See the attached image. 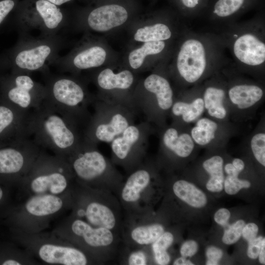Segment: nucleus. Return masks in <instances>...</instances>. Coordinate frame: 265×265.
<instances>
[{
	"label": "nucleus",
	"mask_w": 265,
	"mask_h": 265,
	"mask_svg": "<svg viewBox=\"0 0 265 265\" xmlns=\"http://www.w3.org/2000/svg\"><path fill=\"white\" fill-rule=\"evenodd\" d=\"M85 128L43 102L28 114L27 135L41 148L65 159L84 143Z\"/></svg>",
	"instance_id": "nucleus-1"
},
{
	"label": "nucleus",
	"mask_w": 265,
	"mask_h": 265,
	"mask_svg": "<svg viewBox=\"0 0 265 265\" xmlns=\"http://www.w3.org/2000/svg\"><path fill=\"white\" fill-rule=\"evenodd\" d=\"M71 207V192L62 195H31L17 202L0 224L7 230L37 233L45 231Z\"/></svg>",
	"instance_id": "nucleus-2"
},
{
	"label": "nucleus",
	"mask_w": 265,
	"mask_h": 265,
	"mask_svg": "<svg viewBox=\"0 0 265 265\" xmlns=\"http://www.w3.org/2000/svg\"><path fill=\"white\" fill-rule=\"evenodd\" d=\"M75 182L67 160L44 150L16 187V201L33 195H64L71 192Z\"/></svg>",
	"instance_id": "nucleus-3"
},
{
	"label": "nucleus",
	"mask_w": 265,
	"mask_h": 265,
	"mask_svg": "<svg viewBox=\"0 0 265 265\" xmlns=\"http://www.w3.org/2000/svg\"><path fill=\"white\" fill-rule=\"evenodd\" d=\"M52 232L81 250L96 264L117 255L120 236L104 228L95 227L71 214L63 218Z\"/></svg>",
	"instance_id": "nucleus-4"
},
{
	"label": "nucleus",
	"mask_w": 265,
	"mask_h": 265,
	"mask_svg": "<svg viewBox=\"0 0 265 265\" xmlns=\"http://www.w3.org/2000/svg\"><path fill=\"white\" fill-rule=\"evenodd\" d=\"M71 194L70 214L94 227L109 229L120 237L122 207L112 192L83 187L75 182Z\"/></svg>",
	"instance_id": "nucleus-5"
},
{
	"label": "nucleus",
	"mask_w": 265,
	"mask_h": 265,
	"mask_svg": "<svg viewBox=\"0 0 265 265\" xmlns=\"http://www.w3.org/2000/svg\"><path fill=\"white\" fill-rule=\"evenodd\" d=\"M8 238L47 265H86L95 262L81 250L51 233H27L7 230Z\"/></svg>",
	"instance_id": "nucleus-6"
},
{
	"label": "nucleus",
	"mask_w": 265,
	"mask_h": 265,
	"mask_svg": "<svg viewBox=\"0 0 265 265\" xmlns=\"http://www.w3.org/2000/svg\"><path fill=\"white\" fill-rule=\"evenodd\" d=\"M67 160L75 182L83 187L116 193L124 178L97 146L85 142Z\"/></svg>",
	"instance_id": "nucleus-7"
},
{
	"label": "nucleus",
	"mask_w": 265,
	"mask_h": 265,
	"mask_svg": "<svg viewBox=\"0 0 265 265\" xmlns=\"http://www.w3.org/2000/svg\"><path fill=\"white\" fill-rule=\"evenodd\" d=\"M44 86L43 102L85 129L92 115L89 106H93L96 99L89 96L81 84L69 77H52Z\"/></svg>",
	"instance_id": "nucleus-8"
},
{
	"label": "nucleus",
	"mask_w": 265,
	"mask_h": 265,
	"mask_svg": "<svg viewBox=\"0 0 265 265\" xmlns=\"http://www.w3.org/2000/svg\"><path fill=\"white\" fill-rule=\"evenodd\" d=\"M61 42L56 35L42 36L39 38L23 36L0 58V65L11 68L14 73L30 74L35 71H45L58 57Z\"/></svg>",
	"instance_id": "nucleus-9"
},
{
	"label": "nucleus",
	"mask_w": 265,
	"mask_h": 265,
	"mask_svg": "<svg viewBox=\"0 0 265 265\" xmlns=\"http://www.w3.org/2000/svg\"><path fill=\"white\" fill-rule=\"evenodd\" d=\"M94 113L84 130V142L97 146L101 142L111 143L130 125L135 123L136 112L126 106L96 99Z\"/></svg>",
	"instance_id": "nucleus-10"
},
{
	"label": "nucleus",
	"mask_w": 265,
	"mask_h": 265,
	"mask_svg": "<svg viewBox=\"0 0 265 265\" xmlns=\"http://www.w3.org/2000/svg\"><path fill=\"white\" fill-rule=\"evenodd\" d=\"M154 177V168L146 158L127 173L115 193L126 215L141 216L150 213V191Z\"/></svg>",
	"instance_id": "nucleus-11"
},
{
	"label": "nucleus",
	"mask_w": 265,
	"mask_h": 265,
	"mask_svg": "<svg viewBox=\"0 0 265 265\" xmlns=\"http://www.w3.org/2000/svg\"><path fill=\"white\" fill-rule=\"evenodd\" d=\"M43 151L27 135L0 148V182L15 189Z\"/></svg>",
	"instance_id": "nucleus-12"
},
{
	"label": "nucleus",
	"mask_w": 265,
	"mask_h": 265,
	"mask_svg": "<svg viewBox=\"0 0 265 265\" xmlns=\"http://www.w3.org/2000/svg\"><path fill=\"white\" fill-rule=\"evenodd\" d=\"M152 131L150 123L145 120L129 126L110 143L112 163L127 173L138 166L146 158Z\"/></svg>",
	"instance_id": "nucleus-13"
},
{
	"label": "nucleus",
	"mask_w": 265,
	"mask_h": 265,
	"mask_svg": "<svg viewBox=\"0 0 265 265\" xmlns=\"http://www.w3.org/2000/svg\"><path fill=\"white\" fill-rule=\"evenodd\" d=\"M145 94L132 95V103L137 115L144 120L160 124L174 103L173 92L169 81L156 74L148 76L143 81Z\"/></svg>",
	"instance_id": "nucleus-14"
},
{
	"label": "nucleus",
	"mask_w": 265,
	"mask_h": 265,
	"mask_svg": "<svg viewBox=\"0 0 265 265\" xmlns=\"http://www.w3.org/2000/svg\"><path fill=\"white\" fill-rule=\"evenodd\" d=\"M3 94L12 107L28 113L44 100L45 86L35 81L30 74L14 73L4 80Z\"/></svg>",
	"instance_id": "nucleus-15"
},
{
	"label": "nucleus",
	"mask_w": 265,
	"mask_h": 265,
	"mask_svg": "<svg viewBox=\"0 0 265 265\" xmlns=\"http://www.w3.org/2000/svg\"><path fill=\"white\" fill-rule=\"evenodd\" d=\"M63 15L57 5L47 0H37L33 10H25L14 21L22 33L40 30L42 36L55 35L63 23Z\"/></svg>",
	"instance_id": "nucleus-16"
},
{
	"label": "nucleus",
	"mask_w": 265,
	"mask_h": 265,
	"mask_svg": "<svg viewBox=\"0 0 265 265\" xmlns=\"http://www.w3.org/2000/svg\"><path fill=\"white\" fill-rule=\"evenodd\" d=\"M148 214L126 215L120 233V238L121 235L126 247L130 248H145L151 245L165 231L162 224L148 221Z\"/></svg>",
	"instance_id": "nucleus-17"
},
{
	"label": "nucleus",
	"mask_w": 265,
	"mask_h": 265,
	"mask_svg": "<svg viewBox=\"0 0 265 265\" xmlns=\"http://www.w3.org/2000/svg\"><path fill=\"white\" fill-rule=\"evenodd\" d=\"M206 65L205 50L201 42L195 39L184 42L177 61L180 76L189 83L195 82L203 75Z\"/></svg>",
	"instance_id": "nucleus-18"
},
{
	"label": "nucleus",
	"mask_w": 265,
	"mask_h": 265,
	"mask_svg": "<svg viewBox=\"0 0 265 265\" xmlns=\"http://www.w3.org/2000/svg\"><path fill=\"white\" fill-rule=\"evenodd\" d=\"M128 17V12L123 6L109 4L93 10L88 15L87 22L92 29L106 31L122 25Z\"/></svg>",
	"instance_id": "nucleus-19"
},
{
	"label": "nucleus",
	"mask_w": 265,
	"mask_h": 265,
	"mask_svg": "<svg viewBox=\"0 0 265 265\" xmlns=\"http://www.w3.org/2000/svg\"><path fill=\"white\" fill-rule=\"evenodd\" d=\"M233 50L236 57L245 64L257 66L265 62V43L252 34H244L238 38Z\"/></svg>",
	"instance_id": "nucleus-20"
},
{
	"label": "nucleus",
	"mask_w": 265,
	"mask_h": 265,
	"mask_svg": "<svg viewBox=\"0 0 265 265\" xmlns=\"http://www.w3.org/2000/svg\"><path fill=\"white\" fill-rule=\"evenodd\" d=\"M160 138V145L163 153L178 158L188 157L194 147V142L190 134L180 132L175 127L164 129Z\"/></svg>",
	"instance_id": "nucleus-21"
},
{
	"label": "nucleus",
	"mask_w": 265,
	"mask_h": 265,
	"mask_svg": "<svg viewBox=\"0 0 265 265\" xmlns=\"http://www.w3.org/2000/svg\"><path fill=\"white\" fill-rule=\"evenodd\" d=\"M106 58V52L103 48L93 46L77 53L71 60L56 61L53 64L58 66L61 71L65 70L70 65L76 70H86L101 66Z\"/></svg>",
	"instance_id": "nucleus-22"
},
{
	"label": "nucleus",
	"mask_w": 265,
	"mask_h": 265,
	"mask_svg": "<svg viewBox=\"0 0 265 265\" xmlns=\"http://www.w3.org/2000/svg\"><path fill=\"white\" fill-rule=\"evenodd\" d=\"M42 264L26 249L15 242L0 239V265H37Z\"/></svg>",
	"instance_id": "nucleus-23"
},
{
	"label": "nucleus",
	"mask_w": 265,
	"mask_h": 265,
	"mask_svg": "<svg viewBox=\"0 0 265 265\" xmlns=\"http://www.w3.org/2000/svg\"><path fill=\"white\" fill-rule=\"evenodd\" d=\"M96 82L101 89L108 93L114 90L126 91L133 85L134 76L128 70L115 74L111 69L106 68L99 73Z\"/></svg>",
	"instance_id": "nucleus-24"
},
{
	"label": "nucleus",
	"mask_w": 265,
	"mask_h": 265,
	"mask_svg": "<svg viewBox=\"0 0 265 265\" xmlns=\"http://www.w3.org/2000/svg\"><path fill=\"white\" fill-rule=\"evenodd\" d=\"M229 99L241 109L248 108L262 98L263 91L258 86L250 84L237 85L228 91Z\"/></svg>",
	"instance_id": "nucleus-25"
},
{
	"label": "nucleus",
	"mask_w": 265,
	"mask_h": 265,
	"mask_svg": "<svg viewBox=\"0 0 265 265\" xmlns=\"http://www.w3.org/2000/svg\"><path fill=\"white\" fill-rule=\"evenodd\" d=\"M172 191L178 198L191 207L201 208L207 204L205 194L194 184L186 180L175 181L172 185Z\"/></svg>",
	"instance_id": "nucleus-26"
},
{
	"label": "nucleus",
	"mask_w": 265,
	"mask_h": 265,
	"mask_svg": "<svg viewBox=\"0 0 265 265\" xmlns=\"http://www.w3.org/2000/svg\"><path fill=\"white\" fill-rule=\"evenodd\" d=\"M225 91L215 87H207L204 93L203 102L204 108L209 115L217 119H223L227 115L224 106Z\"/></svg>",
	"instance_id": "nucleus-27"
},
{
	"label": "nucleus",
	"mask_w": 265,
	"mask_h": 265,
	"mask_svg": "<svg viewBox=\"0 0 265 265\" xmlns=\"http://www.w3.org/2000/svg\"><path fill=\"white\" fill-rule=\"evenodd\" d=\"M203 167L210 175L207 184V189L212 192L222 190L224 181L223 159L219 156H214L205 160Z\"/></svg>",
	"instance_id": "nucleus-28"
},
{
	"label": "nucleus",
	"mask_w": 265,
	"mask_h": 265,
	"mask_svg": "<svg viewBox=\"0 0 265 265\" xmlns=\"http://www.w3.org/2000/svg\"><path fill=\"white\" fill-rule=\"evenodd\" d=\"M28 114L9 106H0V136L8 130H26Z\"/></svg>",
	"instance_id": "nucleus-29"
},
{
	"label": "nucleus",
	"mask_w": 265,
	"mask_h": 265,
	"mask_svg": "<svg viewBox=\"0 0 265 265\" xmlns=\"http://www.w3.org/2000/svg\"><path fill=\"white\" fill-rule=\"evenodd\" d=\"M204 109L203 99L197 98L191 103L180 101L174 102L170 110L173 116L181 117L184 122L187 123L197 119Z\"/></svg>",
	"instance_id": "nucleus-30"
},
{
	"label": "nucleus",
	"mask_w": 265,
	"mask_h": 265,
	"mask_svg": "<svg viewBox=\"0 0 265 265\" xmlns=\"http://www.w3.org/2000/svg\"><path fill=\"white\" fill-rule=\"evenodd\" d=\"M218 125L213 120L206 118H201L191 129L190 135L199 145L204 146L210 143L215 137Z\"/></svg>",
	"instance_id": "nucleus-31"
},
{
	"label": "nucleus",
	"mask_w": 265,
	"mask_h": 265,
	"mask_svg": "<svg viewBox=\"0 0 265 265\" xmlns=\"http://www.w3.org/2000/svg\"><path fill=\"white\" fill-rule=\"evenodd\" d=\"M162 41L145 42L143 46L131 52L129 55V61L131 67L134 69L140 68L147 55L160 53L165 47Z\"/></svg>",
	"instance_id": "nucleus-32"
},
{
	"label": "nucleus",
	"mask_w": 265,
	"mask_h": 265,
	"mask_svg": "<svg viewBox=\"0 0 265 265\" xmlns=\"http://www.w3.org/2000/svg\"><path fill=\"white\" fill-rule=\"evenodd\" d=\"M171 32L165 25L160 23L145 26L137 29L134 35L137 41L149 42L163 41L170 38Z\"/></svg>",
	"instance_id": "nucleus-33"
},
{
	"label": "nucleus",
	"mask_w": 265,
	"mask_h": 265,
	"mask_svg": "<svg viewBox=\"0 0 265 265\" xmlns=\"http://www.w3.org/2000/svg\"><path fill=\"white\" fill-rule=\"evenodd\" d=\"M173 234L165 231L152 244V251L155 262L158 265H166L170 262V257L167 249L174 241Z\"/></svg>",
	"instance_id": "nucleus-34"
},
{
	"label": "nucleus",
	"mask_w": 265,
	"mask_h": 265,
	"mask_svg": "<svg viewBox=\"0 0 265 265\" xmlns=\"http://www.w3.org/2000/svg\"><path fill=\"white\" fill-rule=\"evenodd\" d=\"M16 203L15 189L0 182V221Z\"/></svg>",
	"instance_id": "nucleus-35"
},
{
	"label": "nucleus",
	"mask_w": 265,
	"mask_h": 265,
	"mask_svg": "<svg viewBox=\"0 0 265 265\" xmlns=\"http://www.w3.org/2000/svg\"><path fill=\"white\" fill-rule=\"evenodd\" d=\"M244 0H218L215 4L213 12L218 16L225 17L238 11Z\"/></svg>",
	"instance_id": "nucleus-36"
},
{
	"label": "nucleus",
	"mask_w": 265,
	"mask_h": 265,
	"mask_svg": "<svg viewBox=\"0 0 265 265\" xmlns=\"http://www.w3.org/2000/svg\"><path fill=\"white\" fill-rule=\"evenodd\" d=\"M245 224V222L239 219L232 225L226 224L222 237V241L228 245L237 242L241 236L242 229Z\"/></svg>",
	"instance_id": "nucleus-37"
},
{
	"label": "nucleus",
	"mask_w": 265,
	"mask_h": 265,
	"mask_svg": "<svg viewBox=\"0 0 265 265\" xmlns=\"http://www.w3.org/2000/svg\"><path fill=\"white\" fill-rule=\"evenodd\" d=\"M251 148L256 160L263 166H265V133L255 134L250 141Z\"/></svg>",
	"instance_id": "nucleus-38"
},
{
	"label": "nucleus",
	"mask_w": 265,
	"mask_h": 265,
	"mask_svg": "<svg viewBox=\"0 0 265 265\" xmlns=\"http://www.w3.org/2000/svg\"><path fill=\"white\" fill-rule=\"evenodd\" d=\"M250 186L251 183L248 181L240 179L238 176L233 175H227L223 184L225 192L229 195L236 194L242 188Z\"/></svg>",
	"instance_id": "nucleus-39"
},
{
	"label": "nucleus",
	"mask_w": 265,
	"mask_h": 265,
	"mask_svg": "<svg viewBox=\"0 0 265 265\" xmlns=\"http://www.w3.org/2000/svg\"><path fill=\"white\" fill-rule=\"evenodd\" d=\"M129 253L126 255L125 264L145 265L148 264V255L145 248H130L126 247Z\"/></svg>",
	"instance_id": "nucleus-40"
},
{
	"label": "nucleus",
	"mask_w": 265,
	"mask_h": 265,
	"mask_svg": "<svg viewBox=\"0 0 265 265\" xmlns=\"http://www.w3.org/2000/svg\"><path fill=\"white\" fill-rule=\"evenodd\" d=\"M263 238L259 236L248 241L247 255L249 258L256 259L258 257Z\"/></svg>",
	"instance_id": "nucleus-41"
},
{
	"label": "nucleus",
	"mask_w": 265,
	"mask_h": 265,
	"mask_svg": "<svg viewBox=\"0 0 265 265\" xmlns=\"http://www.w3.org/2000/svg\"><path fill=\"white\" fill-rule=\"evenodd\" d=\"M198 244L193 240L185 241L182 245L180 252L182 257H191L194 256L198 250Z\"/></svg>",
	"instance_id": "nucleus-42"
},
{
	"label": "nucleus",
	"mask_w": 265,
	"mask_h": 265,
	"mask_svg": "<svg viewBox=\"0 0 265 265\" xmlns=\"http://www.w3.org/2000/svg\"><path fill=\"white\" fill-rule=\"evenodd\" d=\"M15 6L14 0H0V26L5 22Z\"/></svg>",
	"instance_id": "nucleus-43"
},
{
	"label": "nucleus",
	"mask_w": 265,
	"mask_h": 265,
	"mask_svg": "<svg viewBox=\"0 0 265 265\" xmlns=\"http://www.w3.org/2000/svg\"><path fill=\"white\" fill-rule=\"evenodd\" d=\"M259 232L258 226L254 223H249L245 224L241 236L248 242L257 237Z\"/></svg>",
	"instance_id": "nucleus-44"
},
{
	"label": "nucleus",
	"mask_w": 265,
	"mask_h": 265,
	"mask_svg": "<svg viewBox=\"0 0 265 265\" xmlns=\"http://www.w3.org/2000/svg\"><path fill=\"white\" fill-rule=\"evenodd\" d=\"M230 211L225 208H221L216 212L214 215V221L222 226L228 224V221L230 217Z\"/></svg>",
	"instance_id": "nucleus-45"
},
{
	"label": "nucleus",
	"mask_w": 265,
	"mask_h": 265,
	"mask_svg": "<svg viewBox=\"0 0 265 265\" xmlns=\"http://www.w3.org/2000/svg\"><path fill=\"white\" fill-rule=\"evenodd\" d=\"M206 253L208 260H211L217 262L222 258L223 255V251L221 249L214 246L208 247Z\"/></svg>",
	"instance_id": "nucleus-46"
},
{
	"label": "nucleus",
	"mask_w": 265,
	"mask_h": 265,
	"mask_svg": "<svg viewBox=\"0 0 265 265\" xmlns=\"http://www.w3.org/2000/svg\"><path fill=\"white\" fill-rule=\"evenodd\" d=\"M224 171L227 175L238 176L240 173L233 166L232 163H228L224 166Z\"/></svg>",
	"instance_id": "nucleus-47"
},
{
	"label": "nucleus",
	"mask_w": 265,
	"mask_h": 265,
	"mask_svg": "<svg viewBox=\"0 0 265 265\" xmlns=\"http://www.w3.org/2000/svg\"><path fill=\"white\" fill-rule=\"evenodd\" d=\"M232 163L233 166L240 172L244 169L245 167V164L243 161L238 158L234 159Z\"/></svg>",
	"instance_id": "nucleus-48"
},
{
	"label": "nucleus",
	"mask_w": 265,
	"mask_h": 265,
	"mask_svg": "<svg viewBox=\"0 0 265 265\" xmlns=\"http://www.w3.org/2000/svg\"><path fill=\"white\" fill-rule=\"evenodd\" d=\"M259 261L261 264H265V238H263L259 254Z\"/></svg>",
	"instance_id": "nucleus-49"
},
{
	"label": "nucleus",
	"mask_w": 265,
	"mask_h": 265,
	"mask_svg": "<svg viewBox=\"0 0 265 265\" xmlns=\"http://www.w3.org/2000/svg\"><path fill=\"white\" fill-rule=\"evenodd\" d=\"M174 265H193L190 261L186 259L185 257H181L176 259L173 262Z\"/></svg>",
	"instance_id": "nucleus-50"
},
{
	"label": "nucleus",
	"mask_w": 265,
	"mask_h": 265,
	"mask_svg": "<svg viewBox=\"0 0 265 265\" xmlns=\"http://www.w3.org/2000/svg\"><path fill=\"white\" fill-rule=\"evenodd\" d=\"M184 5L188 8H193L196 6L199 0H182Z\"/></svg>",
	"instance_id": "nucleus-51"
},
{
	"label": "nucleus",
	"mask_w": 265,
	"mask_h": 265,
	"mask_svg": "<svg viewBox=\"0 0 265 265\" xmlns=\"http://www.w3.org/2000/svg\"><path fill=\"white\" fill-rule=\"evenodd\" d=\"M48 1L56 5H60L64 3L70 1L71 0H47Z\"/></svg>",
	"instance_id": "nucleus-52"
},
{
	"label": "nucleus",
	"mask_w": 265,
	"mask_h": 265,
	"mask_svg": "<svg viewBox=\"0 0 265 265\" xmlns=\"http://www.w3.org/2000/svg\"><path fill=\"white\" fill-rule=\"evenodd\" d=\"M218 262H217L207 259L206 265H218Z\"/></svg>",
	"instance_id": "nucleus-53"
}]
</instances>
